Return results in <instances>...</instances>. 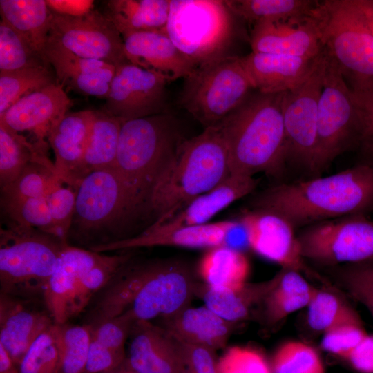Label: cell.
Returning <instances> with one entry per match:
<instances>
[{"label": "cell", "instance_id": "f1b7e54d", "mask_svg": "<svg viewBox=\"0 0 373 373\" xmlns=\"http://www.w3.org/2000/svg\"><path fill=\"white\" fill-rule=\"evenodd\" d=\"M278 273L271 278L258 283L246 282L236 289L218 288L196 282L195 296L207 307L222 318L233 323L256 318L263 300L278 280Z\"/></svg>", "mask_w": 373, "mask_h": 373}, {"label": "cell", "instance_id": "4316f807", "mask_svg": "<svg viewBox=\"0 0 373 373\" xmlns=\"http://www.w3.org/2000/svg\"><path fill=\"white\" fill-rule=\"evenodd\" d=\"M104 256L90 249L65 245L49 279L43 299L56 324H65V312L82 277Z\"/></svg>", "mask_w": 373, "mask_h": 373}, {"label": "cell", "instance_id": "681fc988", "mask_svg": "<svg viewBox=\"0 0 373 373\" xmlns=\"http://www.w3.org/2000/svg\"><path fill=\"white\" fill-rule=\"evenodd\" d=\"M351 97L358 123L356 147L363 157L362 162L373 165V88L363 91L351 90Z\"/></svg>", "mask_w": 373, "mask_h": 373}, {"label": "cell", "instance_id": "ac0fdd59", "mask_svg": "<svg viewBox=\"0 0 373 373\" xmlns=\"http://www.w3.org/2000/svg\"><path fill=\"white\" fill-rule=\"evenodd\" d=\"M72 105L63 86L55 83L19 99L0 116V122L19 133L32 132L37 142L46 144L45 138Z\"/></svg>", "mask_w": 373, "mask_h": 373}, {"label": "cell", "instance_id": "7402d4cb", "mask_svg": "<svg viewBox=\"0 0 373 373\" xmlns=\"http://www.w3.org/2000/svg\"><path fill=\"white\" fill-rule=\"evenodd\" d=\"M122 39L130 63L157 73L169 82L186 78L197 68L164 30L133 32Z\"/></svg>", "mask_w": 373, "mask_h": 373}, {"label": "cell", "instance_id": "60d3db41", "mask_svg": "<svg viewBox=\"0 0 373 373\" xmlns=\"http://www.w3.org/2000/svg\"><path fill=\"white\" fill-rule=\"evenodd\" d=\"M59 363L57 373H84L91 341L89 325L57 324Z\"/></svg>", "mask_w": 373, "mask_h": 373}, {"label": "cell", "instance_id": "f5cc1de1", "mask_svg": "<svg viewBox=\"0 0 373 373\" xmlns=\"http://www.w3.org/2000/svg\"><path fill=\"white\" fill-rule=\"evenodd\" d=\"M175 338L182 358V373H218L215 351Z\"/></svg>", "mask_w": 373, "mask_h": 373}, {"label": "cell", "instance_id": "9f6ffc18", "mask_svg": "<svg viewBox=\"0 0 373 373\" xmlns=\"http://www.w3.org/2000/svg\"><path fill=\"white\" fill-rule=\"evenodd\" d=\"M46 1L52 12L70 17H82L94 9V1L91 0H46Z\"/></svg>", "mask_w": 373, "mask_h": 373}, {"label": "cell", "instance_id": "277c9868", "mask_svg": "<svg viewBox=\"0 0 373 373\" xmlns=\"http://www.w3.org/2000/svg\"><path fill=\"white\" fill-rule=\"evenodd\" d=\"M184 140L178 119L169 112L123 122L114 169L133 211L146 206L158 178Z\"/></svg>", "mask_w": 373, "mask_h": 373}, {"label": "cell", "instance_id": "e0dca14e", "mask_svg": "<svg viewBox=\"0 0 373 373\" xmlns=\"http://www.w3.org/2000/svg\"><path fill=\"white\" fill-rule=\"evenodd\" d=\"M55 323L43 298L0 293V345L17 367L32 343Z\"/></svg>", "mask_w": 373, "mask_h": 373}, {"label": "cell", "instance_id": "6f0895ef", "mask_svg": "<svg viewBox=\"0 0 373 373\" xmlns=\"http://www.w3.org/2000/svg\"><path fill=\"white\" fill-rule=\"evenodd\" d=\"M224 245L243 253L250 249L247 229L240 220L228 232Z\"/></svg>", "mask_w": 373, "mask_h": 373}, {"label": "cell", "instance_id": "3957f363", "mask_svg": "<svg viewBox=\"0 0 373 373\" xmlns=\"http://www.w3.org/2000/svg\"><path fill=\"white\" fill-rule=\"evenodd\" d=\"M228 152L218 125L184 139L153 188L146 207L166 218L229 176Z\"/></svg>", "mask_w": 373, "mask_h": 373}, {"label": "cell", "instance_id": "f546056e", "mask_svg": "<svg viewBox=\"0 0 373 373\" xmlns=\"http://www.w3.org/2000/svg\"><path fill=\"white\" fill-rule=\"evenodd\" d=\"M274 287L263 300L256 318L268 326L281 322L291 313L307 307L316 287L299 271L281 268Z\"/></svg>", "mask_w": 373, "mask_h": 373}, {"label": "cell", "instance_id": "9c48e42d", "mask_svg": "<svg viewBox=\"0 0 373 373\" xmlns=\"http://www.w3.org/2000/svg\"><path fill=\"white\" fill-rule=\"evenodd\" d=\"M325 53L323 87L318 106V174L340 155L356 147L358 138V117L351 89L325 48Z\"/></svg>", "mask_w": 373, "mask_h": 373}, {"label": "cell", "instance_id": "4fadbf2b", "mask_svg": "<svg viewBox=\"0 0 373 373\" xmlns=\"http://www.w3.org/2000/svg\"><path fill=\"white\" fill-rule=\"evenodd\" d=\"M49 39L84 58L116 67L129 63L120 32L104 13L96 9L82 17L52 12Z\"/></svg>", "mask_w": 373, "mask_h": 373}, {"label": "cell", "instance_id": "ffe728a7", "mask_svg": "<svg viewBox=\"0 0 373 373\" xmlns=\"http://www.w3.org/2000/svg\"><path fill=\"white\" fill-rule=\"evenodd\" d=\"M250 45L252 52L304 57H316L324 49L312 15L300 20L256 23Z\"/></svg>", "mask_w": 373, "mask_h": 373}, {"label": "cell", "instance_id": "5b68a950", "mask_svg": "<svg viewBox=\"0 0 373 373\" xmlns=\"http://www.w3.org/2000/svg\"><path fill=\"white\" fill-rule=\"evenodd\" d=\"M312 16L350 89L373 88V35L354 1H319Z\"/></svg>", "mask_w": 373, "mask_h": 373}, {"label": "cell", "instance_id": "91938a15", "mask_svg": "<svg viewBox=\"0 0 373 373\" xmlns=\"http://www.w3.org/2000/svg\"><path fill=\"white\" fill-rule=\"evenodd\" d=\"M0 373H19L18 367L0 345Z\"/></svg>", "mask_w": 373, "mask_h": 373}, {"label": "cell", "instance_id": "603a6c76", "mask_svg": "<svg viewBox=\"0 0 373 373\" xmlns=\"http://www.w3.org/2000/svg\"><path fill=\"white\" fill-rule=\"evenodd\" d=\"M44 55L54 68L58 84L84 94L107 99L116 66L82 57L49 37Z\"/></svg>", "mask_w": 373, "mask_h": 373}, {"label": "cell", "instance_id": "ee69618b", "mask_svg": "<svg viewBox=\"0 0 373 373\" xmlns=\"http://www.w3.org/2000/svg\"><path fill=\"white\" fill-rule=\"evenodd\" d=\"M270 365L272 373H325L317 351L298 341L283 343L274 354Z\"/></svg>", "mask_w": 373, "mask_h": 373}, {"label": "cell", "instance_id": "74e56055", "mask_svg": "<svg viewBox=\"0 0 373 373\" xmlns=\"http://www.w3.org/2000/svg\"><path fill=\"white\" fill-rule=\"evenodd\" d=\"M133 258L131 253L107 255L80 279L67 305L64 321L79 315L84 310L91 299L106 287L120 269Z\"/></svg>", "mask_w": 373, "mask_h": 373}, {"label": "cell", "instance_id": "7dc6e473", "mask_svg": "<svg viewBox=\"0 0 373 373\" xmlns=\"http://www.w3.org/2000/svg\"><path fill=\"white\" fill-rule=\"evenodd\" d=\"M218 373H272L270 363L259 350L247 346L226 350L217 362Z\"/></svg>", "mask_w": 373, "mask_h": 373}, {"label": "cell", "instance_id": "d590c367", "mask_svg": "<svg viewBox=\"0 0 373 373\" xmlns=\"http://www.w3.org/2000/svg\"><path fill=\"white\" fill-rule=\"evenodd\" d=\"M307 322L312 330L324 334L344 324L363 325L361 319L339 291L329 285L316 287L307 305Z\"/></svg>", "mask_w": 373, "mask_h": 373}, {"label": "cell", "instance_id": "f6af8a7d", "mask_svg": "<svg viewBox=\"0 0 373 373\" xmlns=\"http://www.w3.org/2000/svg\"><path fill=\"white\" fill-rule=\"evenodd\" d=\"M1 205L10 222L59 238L46 198H1Z\"/></svg>", "mask_w": 373, "mask_h": 373}, {"label": "cell", "instance_id": "ab89813d", "mask_svg": "<svg viewBox=\"0 0 373 373\" xmlns=\"http://www.w3.org/2000/svg\"><path fill=\"white\" fill-rule=\"evenodd\" d=\"M324 269L331 280L365 306L373 318V257Z\"/></svg>", "mask_w": 373, "mask_h": 373}, {"label": "cell", "instance_id": "d4e9b609", "mask_svg": "<svg viewBox=\"0 0 373 373\" xmlns=\"http://www.w3.org/2000/svg\"><path fill=\"white\" fill-rule=\"evenodd\" d=\"M94 111L68 112L51 129L48 140L57 175L76 191L77 174L88 143Z\"/></svg>", "mask_w": 373, "mask_h": 373}, {"label": "cell", "instance_id": "2e32d148", "mask_svg": "<svg viewBox=\"0 0 373 373\" xmlns=\"http://www.w3.org/2000/svg\"><path fill=\"white\" fill-rule=\"evenodd\" d=\"M133 211L124 185L114 168L95 171L77 190L73 221L93 229Z\"/></svg>", "mask_w": 373, "mask_h": 373}, {"label": "cell", "instance_id": "4dcf8cb0", "mask_svg": "<svg viewBox=\"0 0 373 373\" xmlns=\"http://www.w3.org/2000/svg\"><path fill=\"white\" fill-rule=\"evenodd\" d=\"M171 0H111L104 13L122 37L133 32L165 29Z\"/></svg>", "mask_w": 373, "mask_h": 373}, {"label": "cell", "instance_id": "83f0119b", "mask_svg": "<svg viewBox=\"0 0 373 373\" xmlns=\"http://www.w3.org/2000/svg\"><path fill=\"white\" fill-rule=\"evenodd\" d=\"M158 325L177 339L216 351L224 347L238 323L228 321L210 309L189 306L157 319Z\"/></svg>", "mask_w": 373, "mask_h": 373}, {"label": "cell", "instance_id": "d6986e66", "mask_svg": "<svg viewBox=\"0 0 373 373\" xmlns=\"http://www.w3.org/2000/svg\"><path fill=\"white\" fill-rule=\"evenodd\" d=\"M236 222L237 220H225L172 229L151 225L135 236L95 244L91 245L89 249L105 253L155 246L210 249L224 245L228 232Z\"/></svg>", "mask_w": 373, "mask_h": 373}, {"label": "cell", "instance_id": "b9f144b4", "mask_svg": "<svg viewBox=\"0 0 373 373\" xmlns=\"http://www.w3.org/2000/svg\"><path fill=\"white\" fill-rule=\"evenodd\" d=\"M63 184L54 167L30 162L13 182L1 189V198H46L51 191Z\"/></svg>", "mask_w": 373, "mask_h": 373}, {"label": "cell", "instance_id": "d6a6232c", "mask_svg": "<svg viewBox=\"0 0 373 373\" xmlns=\"http://www.w3.org/2000/svg\"><path fill=\"white\" fill-rule=\"evenodd\" d=\"M0 12L1 19L15 28L48 63L44 50L49 37L52 11L46 1L0 0Z\"/></svg>", "mask_w": 373, "mask_h": 373}, {"label": "cell", "instance_id": "7a4b0ae2", "mask_svg": "<svg viewBox=\"0 0 373 373\" xmlns=\"http://www.w3.org/2000/svg\"><path fill=\"white\" fill-rule=\"evenodd\" d=\"M283 93L252 91L216 125L228 152L231 175L280 177L286 171Z\"/></svg>", "mask_w": 373, "mask_h": 373}, {"label": "cell", "instance_id": "7c38bea8", "mask_svg": "<svg viewBox=\"0 0 373 373\" xmlns=\"http://www.w3.org/2000/svg\"><path fill=\"white\" fill-rule=\"evenodd\" d=\"M195 283L192 269L185 261L149 260L146 279L128 311L136 321L172 316L191 305Z\"/></svg>", "mask_w": 373, "mask_h": 373}, {"label": "cell", "instance_id": "8992f818", "mask_svg": "<svg viewBox=\"0 0 373 373\" xmlns=\"http://www.w3.org/2000/svg\"><path fill=\"white\" fill-rule=\"evenodd\" d=\"M66 245L52 235L10 221L0 231V293L43 298Z\"/></svg>", "mask_w": 373, "mask_h": 373}, {"label": "cell", "instance_id": "6da1fadb", "mask_svg": "<svg viewBox=\"0 0 373 373\" xmlns=\"http://www.w3.org/2000/svg\"><path fill=\"white\" fill-rule=\"evenodd\" d=\"M254 209L276 213L296 230L373 211V165L361 162L327 176L283 182L265 189Z\"/></svg>", "mask_w": 373, "mask_h": 373}, {"label": "cell", "instance_id": "836d02e7", "mask_svg": "<svg viewBox=\"0 0 373 373\" xmlns=\"http://www.w3.org/2000/svg\"><path fill=\"white\" fill-rule=\"evenodd\" d=\"M249 269L245 253L225 245L210 248L198 266L203 283L213 287L227 289H236L245 284Z\"/></svg>", "mask_w": 373, "mask_h": 373}, {"label": "cell", "instance_id": "cb8c5ba5", "mask_svg": "<svg viewBox=\"0 0 373 373\" xmlns=\"http://www.w3.org/2000/svg\"><path fill=\"white\" fill-rule=\"evenodd\" d=\"M126 361L141 373H182L176 339L151 321H137L130 333Z\"/></svg>", "mask_w": 373, "mask_h": 373}, {"label": "cell", "instance_id": "94428289", "mask_svg": "<svg viewBox=\"0 0 373 373\" xmlns=\"http://www.w3.org/2000/svg\"><path fill=\"white\" fill-rule=\"evenodd\" d=\"M106 373H116V372L115 371V370H112V371H111L109 372H106Z\"/></svg>", "mask_w": 373, "mask_h": 373}, {"label": "cell", "instance_id": "f907efd6", "mask_svg": "<svg viewBox=\"0 0 373 373\" xmlns=\"http://www.w3.org/2000/svg\"><path fill=\"white\" fill-rule=\"evenodd\" d=\"M63 184L51 191L46 199L59 238L68 243L67 238L75 216L77 191Z\"/></svg>", "mask_w": 373, "mask_h": 373}, {"label": "cell", "instance_id": "c3c4849f", "mask_svg": "<svg viewBox=\"0 0 373 373\" xmlns=\"http://www.w3.org/2000/svg\"><path fill=\"white\" fill-rule=\"evenodd\" d=\"M135 321L131 313L126 311L88 325L90 328L91 339L113 351L126 354L125 343Z\"/></svg>", "mask_w": 373, "mask_h": 373}, {"label": "cell", "instance_id": "db71d44e", "mask_svg": "<svg viewBox=\"0 0 373 373\" xmlns=\"http://www.w3.org/2000/svg\"><path fill=\"white\" fill-rule=\"evenodd\" d=\"M126 354L113 351L91 339L84 373H106L119 367Z\"/></svg>", "mask_w": 373, "mask_h": 373}, {"label": "cell", "instance_id": "5bb4252c", "mask_svg": "<svg viewBox=\"0 0 373 373\" xmlns=\"http://www.w3.org/2000/svg\"><path fill=\"white\" fill-rule=\"evenodd\" d=\"M160 74L131 63L116 68L102 111L122 122L169 112L166 86Z\"/></svg>", "mask_w": 373, "mask_h": 373}, {"label": "cell", "instance_id": "44dd1931", "mask_svg": "<svg viewBox=\"0 0 373 373\" xmlns=\"http://www.w3.org/2000/svg\"><path fill=\"white\" fill-rule=\"evenodd\" d=\"M323 52L316 57H304L251 51L240 57V61L254 90L274 94L304 82L318 64Z\"/></svg>", "mask_w": 373, "mask_h": 373}, {"label": "cell", "instance_id": "8d00e7d4", "mask_svg": "<svg viewBox=\"0 0 373 373\" xmlns=\"http://www.w3.org/2000/svg\"><path fill=\"white\" fill-rule=\"evenodd\" d=\"M319 1L314 0H225L237 17L252 24L265 21H287L309 17Z\"/></svg>", "mask_w": 373, "mask_h": 373}, {"label": "cell", "instance_id": "bcb514c9", "mask_svg": "<svg viewBox=\"0 0 373 373\" xmlns=\"http://www.w3.org/2000/svg\"><path fill=\"white\" fill-rule=\"evenodd\" d=\"M59 338L55 323L32 343L18 365L19 373H57Z\"/></svg>", "mask_w": 373, "mask_h": 373}, {"label": "cell", "instance_id": "ba28073f", "mask_svg": "<svg viewBox=\"0 0 373 373\" xmlns=\"http://www.w3.org/2000/svg\"><path fill=\"white\" fill-rule=\"evenodd\" d=\"M184 79L180 104L204 128L218 124L255 90L238 56L197 67Z\"/></svg>", "mask_w": 373, "mask_h": 373}, {"label": "cell", "instance_id": "484cf974", "mask_svg": "<svg viewBox=\"0 0 373 373\" xmlns=\"http://www.w3.org/2000/svg\"><path fill=\"white\" fill-rule=\"evenodd\" d=\"M258 180L254 177L230 175L210 191L188 202L169 217L156 220L152 226L172 229L182 226L201 225L233 202L249 195Z\"/></svg>", "mask_w": 373, "mask_h": 373}, {"label": "cell", "instance_id": "7bdbcfd3", "mask_svg": "<svg viewBox=\"0 0 373 373\" xmlns=\"http://www.w3.org/2000/svg\"><path fill=\"white\" fill-rule=\"evenodd\" d=\"M43 57L4 19L0 21V71L50 67Z\"/></svg>", "mask_w": 373, "mask_h": 373}, {"label": "cell", "instance_id": "e575fe53", "mask_svg": "<svg viewBox=\"0 0 373 373\" xmlns=\"http://www.w3.org/2000/svg\"><path fill=\"white\" fill-rule=\"evenodd\" d=\"M46 144L31 143L19 133L0 122V186L13 182L30 162L55 165L46 155Z\"/></svg>", "mask_w": 373, "mask_h": 373}, {"label": "cell", "instance_id": "52a82bcc", "mask_svg": "<svg viewBox=\"0 0 373 373\" xmlns=\"http://www.w3.org/2000/svg\"><path fill=\"white\" fill-rule=\"evenodd\" d=\"M224 1L171 0L165 32L196 67L225 54L234 33V17Z\"/></svg>", "mask_w": 373, "mask_h": 373}, {"label": "cell", "instance_id": "9a60e30c", "mask_svg": "<svg viewBox=\"0 0 373 373\" xmlns=\"http://www.w3.org/2000/svg\"><path fill=\"white\" fill-rule=\"evenodd\" d=\"M247 229L250 249L261 257L326 283L308 267L301 254L295 228L284 218L271 211L253 209L240 219Z\"/></svg>", "mask_w": 373, "mask_h": 373}, {"label": "cell", "instance_id": "30bf717a", "mask_svg": "<svg viewBox=\"0 0 373 373\" xmlns=\"http://www.w3.org/2000/svg\"><path fill=\"white\" fill-rule=\"evenodd\" d=\"M325 53L301 84L285 91L283 117L286 139V167L319 176L318 170V106L325 70Z\"/></svg>", "mask_w": 373, "mask_h": 373}, {"label": "cell", "instance_id": "816d5d0a", "mask_svg": "<svg viewBox=\"0 0 373 373\" xmlns=\"http://www.w3.org/2000/svg\"><path fill=\"white\" fill-rule=\"evenodd\" d=\"M323 334L321 349L343 359L367 335L363 325L355 324L338 325Z\"/></svg>", "mask_w": 373, "mask_h": 373}, {"label": "cell", "instance_id": "f35d334b", "mask_svg": "<svg viewBox=\"0 0 373 373\" xmlns=\"http://www.w3.org/2000/svg\"><path fill=\"white\" fill-rule=\"evenodd\" d=\"M55 83L50 67L0 71V116L21 97Z\"/></svg>", "mask_w": 373, "mask_h": 373}, {"label": "cell", "instance_id": "8fae6325", "mask_svg": "<svg viewBox=\"0 0 373 373\" xmlns=\"http://www.w3.org/2000/svg\"><path fill=\"white\" fill-rule=\"evenodd\" d=\"M299 230L302 256L323 268L373 257V220L365 215L326 220Z\"/></svg>", "mask_w": 373, "mask_h": 373}, {"label": "cell", "instance_id": "1f68e13d", "mask_svg": "<svg viewBox=\"0 0 373 373\" xmlns=\"http://www.w3.org/2000/svg\"><path fill=\"white\" fill-rule=\"evenodd\" d=\"M123 122L102 110L94 111L88 143L77 174L78 186L90 173L115 167Z\"/></svg>", "mask_w": 373, "mask_h": 373}, {"label": "cell", "instance_id": "11a10c76", "mask_svg": "<svg viewBox=\"0 0 373 373\" xmlns=\"http://www.w3.org/2000/svg\"><path fill=\"white\" fill-rule=\"evenodd\" d=\"M345 360L361 373H373V334H367Z\"/></svg>", "mask_w": 373, "mask_h": 373}, {"label": "cell", "instance_id": "680465c9", "mask_svg": "<svg viewBox=\"0 0 373 373\" xmlns=\"http://www.w3.org/2000/svg\"><path fill=\"white\" fill-rule=\"evenodd\" d=\"M373 35V0H354Z\"/></svg>", "mask_w": 373, "mask_h": 373}]
</instances>
